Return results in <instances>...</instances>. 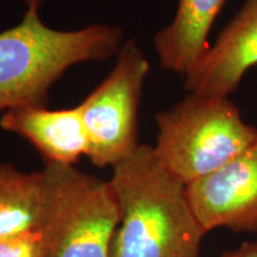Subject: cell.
Segmentation results:
<instances>
[{
  "label": "cell",
  "instance_id": "obj_6",
  "mask_svg": "<svg viewBox=\"0 0 257 257\" xmlns=\"http://www.w3.org/2000/svg\"><path fill=\"white\" fill-rule=\"evenodd\" d=\"M193 213L205 232L257 231V142L210 174L186 185Z\"/></svg>",
  "mask_w": 257,
  "mask_h": 257
},
{
  "label": "cell",
  "instance_id": "obj_13",
  "mask_svg": "<svg viewBox=\"0 0 257 257\" xmlns=\"http://www.w3.org/2000/svg\"><path fill=\"white\" fill-rule=\"evenodd\" d=\"M21 2L24 3V4L27 5V9L28 8L40 9V5L42 4V2H43V0H21Z\"/></svg>",
  "mask_w": 257,
  "mask_h": 257
},
{
  "label": "cell",
  "instance_id": "obj_8",
  "mask_svg": "<svg viewBox=\"0 0 257 257\" xmlns=\"http://www.w3.org/2000/svg\"><path fill=\"white\" fill-rule=\"evenodd\" d=\"M0 127L28 141L44 163L74 166L87 155L88 142L80 106L49 110L24 106L0 115Z\"/></svg>",
  "mask_w": 257,
  "mask_h": 257
},
{
  "label": "cell",
  "instance_id": "obj_3",
  "mask_svg": "<svg viewBox=\"0 0 257 257\" xmlns=\"http://www.w3.org/2000/svg\"><path fill=\"white\" fill-rule=\"evenodd\" d=\"M37 232L42 257H111L120 207L110 181L74 166L44 163Z\"/></svg>",
  "mask_w": 257,
  "mask_h": 257
},
{
  "label": "cell",
  "instance_id": "obj_9",
  "mask_svg": "<svg viewBox=\"0 0 257 257\" xmlns=\"http://www.w3.org/2000/svg\"><path fill=\"white\" fill-rule=\"evenodd\" d=\"M225 2L179 0L173 21L154 37L162 68L185 78L208 48V34Z\"/></svg>",
  "mask_w": 257,
  "mask_h": 257
},
{
  "label": "cell",
  "instance_id": "obj_10",
  "mask_svg": "<svg viewBox=\"0 0 257 257\" xmlns=\"http://www.w3.org/2000/svg\"><path fill=\"white\" fill-rule=\"evenodd\" d=\"M43 173L0 162V236L37 230L44 205Z\"/></svg>",
  "mask_w": 257,
  "mask_h": 257
},
{
  "label": "cell",
  "instance_id": "obj_11",
  "mask_svg": "<svg viewBox=\"0 0 257 257\" xmlns=\"http://www.w3.org/2000/svg\"><path fill=\"white\" fill-rule=\"evenodd\" d=\"M0 257H42L37 230L0 236Z\"/></svg>",
  "mask_w": 257,
  "mask_h": 257
},
{
  "label": "cell",
  "instance_id": "obj_7",
  "mask_svg": "<svg viewBox=\"0 0 257 257\" xmlns=\"http://www.w3.org/2000/svg\"><path fill=\"white\" fill-rule=\"evenodd\" d=\"M257 66V0H245L216 42L186 74L189 93L226 96L236 91L243 76Z\"/></svg>",
  "mask_w": 257,
  "mask_h": 257
},
{
  "label": "cell",
  "instance_id": "obj_4",
  "mask_svg": "<svg viewBox=\"0 0 257 257\" xmlns=\"http://www.w3.org/2000/svg\"><path fill=\"white\" fill-rule=\"evenodd\" d=\"M161 163L185 185L214 172L257 142V128L243 120L226 96L189 93L156 114Z\"/></svg>",
  "mask_w": 257,
  "mask_h": 257
},
{
  "label": "cell",
  "instance_id": "obj_12",
  "mask_svg": "<svg viewBox=\"0 0 257 257\" xmlns=\"http://www.w3.org/2000/svg\"><path fill=\"white\" fill-rule=\"evenodd\" d=\"M221 257H257V242H245L239 248L224 252Z\"/></svg>",
  "mask_w": 257,
  "mask_h": 257
},
{
  "label": "cell",
  "instance_id": "obj_5",
  "mask_svg": "<svg viewBox=\"0 0 257 257\" xmlns=\"http://www.w3.org/2000/svg\"><path fill=\"white\" fill-rule=\"evenodd\" d=\"M150 63L135 40L124 42L113 69L80 104L87 156L100 168L113 167L140 146L138 110Z\"/></svg>",
  "mask_w": 257,
  "mask_h": 257
},
{
  "label": "cell",
  "instance_id": "obj_2",
  "mask_svg": "<svg viewBox=\"0 0 257 257\" xmlns=\"http://www.w3.org/2000/svg\"><path fill=\"white\" fill-rule=\"evenodd\" d=\"M123 30L92 24L56 30L44 23L37 8H28L21 23L0 32V115L16 107H43L54 83L69 68L117 55Z\"/></svg>",
  "mask_w": 257,
  "mask_h": 257
},
{
  "label": "cell",
  "instance_id": "obj_1",
  "mask_svg": "<svg viewBox=\"0 0 257 257\" xmlns=\"http://www.w3.org/2000/svg\"><path fill=\"white\" fill-rule=\"evenodd\" d=\"M120 207L111 257H199L206 234L189 205L186 185L140 144L113 167Z\"/></svg>",
  "mask_w": 257,
  "mask_h": 257
}]
</instances>
